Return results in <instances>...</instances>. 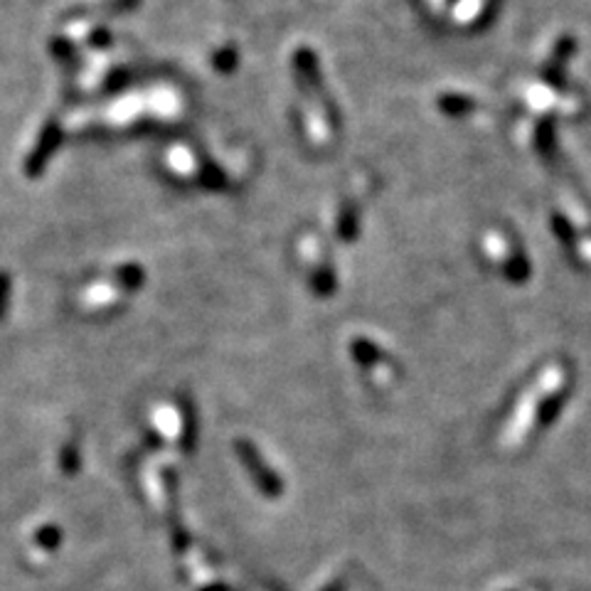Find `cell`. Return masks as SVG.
<instances>
[{"label":"cell","mask_w":591,"mask_h":591,"mask_svg":"<svg viewBox=\"0 0 591 591\" xmlns=\"http://www.w3.org/2000/svg\"><path fill=\"white\" fill-rule=\"evenodd\" d=\"M5 301H8V279L5 274H0V313H3Z\"/></svg>","instance_id":"6da1fadb"}]
</instances>
